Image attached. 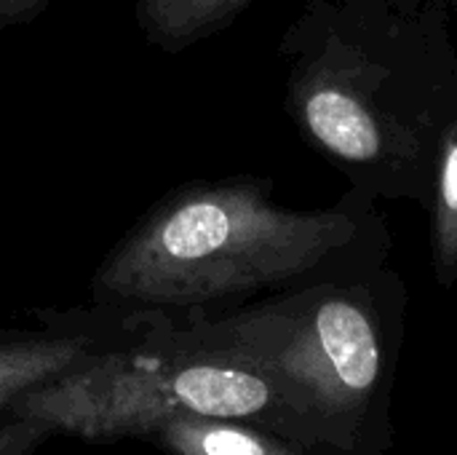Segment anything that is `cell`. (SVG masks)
<instances>
[{
	"mask_svg": "<svg viewBox=\"0 0 457 455\" xmlns=\"http://www.w3.org/2000/svg\"><path fill=\"white\" fill-rule=\"evenodd\" d=\"M54 0H0V35L35 21Z\"/></svg>",
	"mask_w": 457,
	"mask_h": 455,
	"instance_id": "cell-10",
	"label": "cell"
},
{
	"mask_svg": "<svg viewBox=\"0 0 457 455\" xmlns=\"http://www.w3.org/2000/svg\"><path fill=\"white\" fill-rule=\"evenodd\" d=\"M94 351H99V343L83 333L0 338V416L24 392L62 375Z\"/></svg>",
	"mask_w": 457,
	"mask_h": 455,
	"instance_id": "cell-5",
	"label": "cell"
},
{
	"mask_svg": "<svg viewBox=\"0 0 457 455\" xmlns=\"http://www.w3.org/2000/svg\"><path fill=\"white\" fill-rule=\"evenodd\" d=\"M426 215L434 276L442 287H453L457 282V105L436 150Z\"/></svg>",
	"mask_w": 457,
	"mask_h": 455,
	"instance_id": "cell-8",
	"label": "cell"
},
{
	"mask_svg": "<svg viewBox=\"0 0 457 455\" xmlns=\"http://www.w3.org/2000/svg\"><path fill=\"white\" fill-rule=\"evenodd\" d=\"M48 437L54 434L35 421L19 418V416H3L0 455H37Z\"/></svg>",
	"mask_w": 457,
	"mask_h": 455,
	"instance_id": "cell-9",
	"label": "cell"
},
{
	"mask_svg": "<svg viewBox=\"0 0 457 455\" xmlns=\"http://www.w3.org/2000/svg\"><path fill=\"white\" fill-rule=\"evenodd\" d=\"M278 51L289 118L351 190L426 212L457 105L447 0H308Z\"/></svg>",
	"mask_w": 457,
	"mask_h": 455,
	"instance_id": "cell-1",
	"label": "cell"
},
{
	"mask_svg": "<svg viewBox=\"0 0 457 455\" xmlns=\"http://www.w3.org/2000/svg\"><path fill=\"white\" fill-rule=\"evenodd\" d=\"M396 3H402V5H418V3H423V0H396Z\"/></svg>",
	"mask_w": 457,
	"mask_h": 455,
	"instance_id": "cell-11",
	"label": "cell"
},
{
	"mask_svg": "<svg viewBox=\"0 0 457 455\" xmlns=\"http://www.w3.org/2000/svg\"><path fill=\"white\" fill-rule=\"evenodd\" d=\"M252 0H137L145 40L166 54L185 51L225 29Z\"/></svg>",
	"mask_w": 457,
	"mask_h": 455,
	"instance_id": "cell-7",
	"label": "cell"
},
{
	"mask_svg": "<svg viewBox=\"0 0 457 455\" xmlns=\"http://www.w3.org/2000/svg\"><path fill=\"white\" fill-rule=\"evenodd\" d=\"M402 308V279L386 265L281 290L177 333L260 370L311 451L378 455Z\"/></svg>",
	"mask_w": 457,
	"mask_h": 455,
	"instance_id": "cell-3",
	"label": "cell"
},
{
	"mask_svg": "<svg viewBox=\"0 0 457 455\" xmlns=\"http://www.w3.org/2000/svg\"><path fill=\"white\" fill-rule=\"evenodd\" d=\"M147 440L169 455H308L311 451L257 424L209 416L169 421Z\"/></svg>",
	"mask_w": 457,
	"mask_h": 455,
	"instance_id": "cell-6",
	"label": "cell"
},
{
	"mask_svg": "<svg viewBox=\"0 0 457 455\" xmlns=\"http://www.w3.org/2000/svg\"><path fill=\"white\" fill-rule=\"evenodd\" d=\"M270 190L262 177L169 190L104 255L94 300L209 308L386 268L394 236L378 201L348 190L324 209H289Z\"/></svg>",
	"mask_w": 457,
	"mask_h": 455,
	"instance_id": "cell-2",
	"label": "cell"
},
{
	"mask_svg": "<svg viewBox=\"0 0 457 455\" xmlns=\"http://www.w3.org/2000/svg\"><path fill=\"white\" fill-rule=\"evenodd\" d=\"M5 416L94 445L147 440L158 426L193 416L249 421L305 445L289 405L260 370L177 330L153 333L134 349H99L24 392Z\"/></svg>",
	"mask_w": 457,
	"mask_h": 455,
	"instance_id": "cell-4",
	"label": "cell"
}]
</instances>
